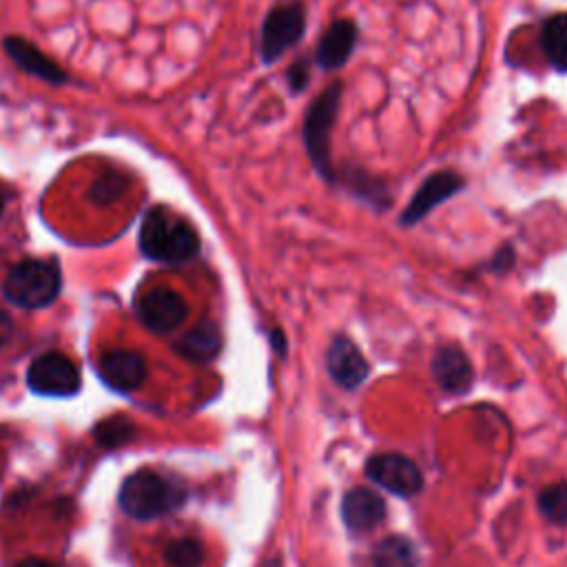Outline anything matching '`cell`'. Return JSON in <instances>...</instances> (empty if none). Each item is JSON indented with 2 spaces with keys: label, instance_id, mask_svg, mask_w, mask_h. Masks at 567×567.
I'll return each instance as SVG.
<instances>
[{
  "label": "cell",
  "instance_id": "6da1fadb",
  "mask_svg": "<svg viewBox=\"0 0 567 567\" xmlns=\"http://www.w3.org/2000/svg\"><path fill=\"white\" fill-rule=\"evenodd\" d=\"M140 248L148 259L186 261L199 250V237L188 221L171 210L153 208L142 221Z\"/></svg>",
  "mask_w": 567,
  "mask_h": 567
},
{
  "label": "cell",
  "instance_id": "7a4b0ae2",
  "mask_svg": "<svg viewBox=\"0 0 567 567\" xmlns=\"http://www.w3.org/2000/svg\"><path fill=\"white\" fill-rule=\"evenodd\" d=\"M184 498L186 489L182 483L168 481L166 476L151 470H140L122 483L117 501L124 514L148 520L177 509Z\"/></svg>",
  "mask_w": 567,
  "mask_h": 567
},
{
  "label": "cell",
  "instance_id": "3957f363",
  "mask_svg": "<svg viewBox=\"0 0 567 567\" xmlns=\"http://www.w3.org/2000/svg\"><path fill=\"white\" fill-rule=\"evenodd\" d=\"M60 286L62 277L53 259H24L9 270L2 292L16 306L35 310L49 306L58 297Z\"/></svg>",
  "mask_w": 567,
  "mask_h": 567
},
{
  "label": "cell",
  "instance_id": "277c9868",
  "mask_svg": "<svg viewBox=\"0 0 567 567\" xmlns=\"http://www.w3.org/2000/svg\"><path fill=\"white\" fill-rule=\"evenodd\" d=\"M341 97V84H332L326 91L319 93V97L308 109L306 122H303V140L308 155L312 157L315 166L330 175V128L337 120Z\"/></svg>",
  "mask_w": 567,
  "mask_h": 567
},
{
  "label": "cell",
  "instance_id": "5b68a950",
  "mask_svg": "<svg viewBox=\"0 0 567 567\" xmlns=\"http://www.w3.org/2000/svg\"><path fill=\"white\" fill-rule=\"evenodd\" d=\"M27 383L38 394L69 396L80 390L82 379L78 365L69 357L60 352H44L29 365Z\"/></svg>",
  "mask_w": 567,
  "mask_h": 567
},
{
  "label": "cell",
  "instance_id": "8992f818",
  "mask_svg": "<svg viewBox=\"0 0 567 567\" xmlns=\"http://www.w3.org/2000/svg\"><path fill=\"white\" fill-rule=\"evenodd\" d=\"M306 27V13L301 4H281L275 7L261 27V60L272 62L284 55L301 35Z\"/></svg>",
  "mask_w": 567,
  "mask_h": 567
},
{
  "label": "cell",
  "instance_id": "52a82bcc",
  "mask_svg": "<svg viewBox=\"0 0 567 567\" xmlns=\"http://www.w3.org/2000/svg\"><path fill=\"white\" fill-rule=\"evenodd\" d=\"M137 317L153 332H171L188 317L186 299L171 288H151L137 299Z\"/></svg>",
  "mask_w": 567,
  "mask_h": 567
},
{
  "label": "cell",
  "instance_id": "ba28073f",
  "mask_svg": "<svg viewBox=\"0 0 567 567\" xmlns=\"http://www.w3.org/2000/svg\"><path fill=\"white\" fill-rule=\"evenodd\" d=\"M365 472L377 485L399 496H412L423 485L421 470L401 454H377L370 458Z\"/></svg>",
  "mask_w": 567,
  "mask_h": 567
},
{
  "label": "cell",
  "instance_id": "9c48e42d",
  "mask_svg": "<svg viewBox=\"0 0 567 567\" xmlns=\"http://www.w3.org/2000/svg\"><path fill=\"white\" fill-rule=\"evenodd\" d=\"M100 377L104 383L117 392H131L142 385L146 377V361L135 350H109L100 359Z\"/></svg>",
  "mask_w": 567,
  "mask_h": 567
},
{
  "label": "cell",
  "instance_id": "30bf717a",
  "mask_svg": "<svg viewBox=\"0 0 567 567\" xmlns=\"http://www.w3.org/2000/svg\"><path fill=\"white\" fill-rule=\"evenodd\" d=\"M330 377L346 390L357 388L368 377V363L348 337H337L326 354Z\"/></svg>",
  "mask_w": 567,
  "mask_h": 567
},
{
  "label": "cell",
  "instance_id": "8fae6325",
  "mask_svg": "<svg viewBox=\"0 0 567 567\" xmlns=\"http://www.w3.org/2000/svg\"><path fill=\"white\" fill-rule=\"evenodd\" d=\"M463 179L456 173L450 171H441L430 175L421 188L416 190V195L410 199L405 213H403V224H414L419 221L423 215H427L434 206H439L443 199H447L450 195H454L456 190H461Z\"/></svg>",
  "mask_w": 567,
  "mask_h": 567
},
{
  "label": "cell",
  "instance_id": "7c38bea8",
  "mask_svg": "<svg viewBox=\"0 0 567 567\" xmlns=\"http://www.w3.org/2000/svg\"><path fill=\"white\" fill-rule=\"evenodd\" d=\"M341 514H343V523L352 532H370L383 520L385 503L374 492L365 487H354L343 496Z\"/></svg>",
  "mask_w": 567,
  "mask_h": 567
},
{
  "label": "cell",
  "instance_id": "4fadbf2b",
  "mask_svg": "<svg viewBox=\"0 0 567 567\" xmlns=\"http://www.w3.org/2000/svg\"><path fill=\"white\" fill-rule=\"evenodd\" d=\"M432 374L447 392H465L472 383V365L456 346H443L434 352Z\"/></svg>",
  "mask_w": 567,
  "mask_h": 567
},
{
  "label": "cell",
  "instance_id": "5bb4252c",
  "mask_svg": "<svg viewBox=\"0 0 567 567\" xmlns=\"http://www.w3.org/2000/svg\"><path fill=\"white\" fill-rule=\"evenodd\" d=\"M2 44H4L7 55L20 69H24L27 73L38 75V78H42L47 82H55V84L64 82V78H66L64 71L51 58H47L38 47H33L31 42H27L22 38H4Z\"/></svg>",
  "mask_w": 567,
  "mask_h": 567
},
{
  "label": "cell",
  "instance_id": "9a60e30c",
  "mask_svg": "<svg viewBox=\"0 0 567 567\" xmlns=\"http://www.w3.org/2000/svg\"><path fill=\"white\" fill-rule=\"evenodd\" d=\"M357 42V27L352 20H337L328 27V31L321 35L317 47V62L323 69H337L341 66Z\"/></svg>",
  "mask_w": 567,
  "mask_h": 567
},
{
  "label": "cell",
  "instance_id": "2e32d148",
  "mask_svg": "<svg viewBox=\"0 0 567 567\" xmlns=\"http://www.w3.org/2000/svg\"><path fill=\"white\" fill-rule=\"evenodd\" d=\"M219 346H221V337H219V330L215 328V323L199 321L197 326H193L188 332H184L177 339L175 350H177V354H182L188 361L204 363V361H210L219 352Z\"/></svg>",
  "mask_w": 567,
  "mask_h": 567
},
{
  "label": "cell",
  "instance_id": "e0dca14e",
  "mask_svg": "<svg viewBox=\"0 0 567 567\" xmlns=\"http://www.w3.org/2000/svg\"><path fill=\"white\" fill-rule=\"evenodd\" d=\"M540 44L554 69L567 73V13H556L545 20Z\"/></svg>",
  "mask_w": 567,
  "mask_h": 567
},
{
  "label": "cell",
  "instance_id": "ac0fdd59",
  "mask_svg": "<svg viewBox=\"0 0 567 567\" xmlns=\"http://www.w3.org/2000/svg\"><path fill=\"white\" fill-rule=\"evenodd\" d=\"M374 567H416V549L403 536L383 538L372 551Z\"/></svg>",
  "mask_w": 567,
  "mask_h": 567
},
{
  "label": "cell",
  "instance_id": "d6986e66",
  "mask_svg": "<svg viewBox=\"0 0 567 567\" xmlns=\"http://www.w3.org/2000/svg\"><path fill=\"white\" fill-rule=\"evenodd\" d=\"M164 558L171 567H199L204 560V547L195 538H177L166 545Z\"/></svg>",
  "mask_w": 567,
  "mask_h": 567
},
{
  "label": "cell",
  "instance_id": "ffe728a7",
  "mask_svg": "<svg viewBox=\"0 0 567 567\" xmlns=\"http://www.w3.org/2000/svg\"><path fill=\"white\" fill-rule=\"evenodd\" d=\"M93 434L102 447H120L133 439L135 427L126 416H109L106 421L97 423Z\"/></svg>",
  "mask_w": 567,
  "mask_h": 567
},
{
  "label": "cell",
  "instance_id": "44dd1931",
  "mask_svg": "<svg viewBox=\"0 0 567 567\" xmlns=\"http://www.w3.org/2000/svg\"><path fill=\"white\" fill-rule=\"evenodd\" d=\"M543 516L551 523H567V483L549 485L538 496Z\"/></svg>",
  "mask_w": 567,
  "mask_h": 567
},
{
  "label": "cell",
  "instance_id": "7402d4cb",
  "mask_svg": "<svg viewBox=\"0 0 567 567\" xmlns=\"http://www.w3.org/2000/svg\"><path fill=\"white\" fill-rule=\"evenodd\" d=\"M126 188V177L117 171H109L102 177H97L89 190V199L97 206L115 202Z\"/></svg>",
  "mask_w": 567,
  "mask_h": 567
},
{
  "label": "cell",
  "instance_id": "603a6c76",
  "mask_svg": "<svg viewBox=\"0 0 567 567\" xmlns=\"http://www.w3.org/2000/svg\"><path fill=\"white\" fill-rule=\"evenodd\" d=\"M11 332H13V321H11V317L0 308V348L9 341Z\"/></svg>",
  "mask_w": 567,
  "mask_h": 567
},
{
  "label": "cell",
  "instance_id": "cb8c5ba5",
  "mask_svg": "<svg viewBox=\"0 0 567 567\" xmlns=\"http://www.w3.org/2000/svg\"><path fill=\"white\" fill-rule=\"evenodd\" d=\"M16 567H53V565L47 563V560H42V558H24V560H20Z\"/></svg>",
  "mask_w": 567,
  "mask_h": 567
},
{
  "label": "cell",
  "instance_id": "d4e9b609",
  "mask_svg": "<svg viewBox=\"0 0 567 567\" xmlns=\"http://www.w3.org/2000/svg\"><path fill=\"white\" fill-rule=\"evenodd\" d=\"M2 210H4V193L0 188V215H2Z\"/></svg>",
  "mask_w": 567,
  "mask_h": 567
}]
</instances>
